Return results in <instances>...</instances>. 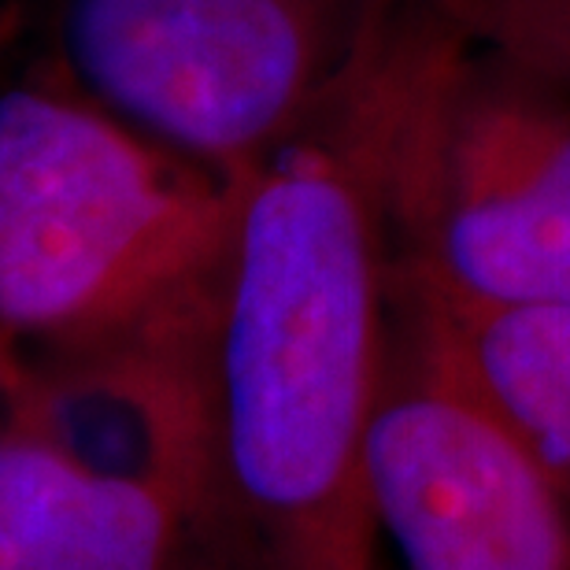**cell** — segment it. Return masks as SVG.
<instances>
[{"instance_id":"cell-5","label":"cell","mask_w":570,"mask_h":570,"mask_svg":"<svg viewBox=\"0 0 570 570\" xmlns=\"http://www.w3.org/2000/svg\"><path fill=\"white\" fill-rule=\"evenodd\" d=\"M363 497L401 570H570L567 497L401 282Z\"/></svg>"},{"instance_id":"cell-6","label":"cell","mask_w":570,"mask_h":570,"mask_svg":"<svg viewBox=\"0 0 570 570\" xmlns=\"http://www.w3.org/2000/svg\"><path fill=\"white\" fill-rule=\"evenodd\" d=\"M219 527L237 530L223 500L86 460L8 404L0 570H181Z\"/></svg>"},{"instance_id":"cell-1","label":"cell","mask_w":570,"mask_h":570,"mask_svg":"<svg viewBox=\"0 0 570 570\" xmlns=\"http://www.w3.org/2000/svg\"><path fill=\"white\" fill-rule=\"evenodd\" d=\"M449 45L393 0L318 116L234 181L204 374L226 497L264 570H379L363 441L393 334V178Z\"/></svg>"},{"instance_id":"cell-7","label":"cell","mask_w":570,"mask_h":570,"mask_svg":"<svg viewBox=\"0 0 570 570\" xmlns=\"http://www.w3.org/2000/svg\"><path fill=\"white\" fill-rule=\"evenodd\" d=\"M419 301L438 315L455 360L570 504V307L449 312L426 296Z\"/></svg>"},{"instance_id":"cell-8","label":"cell","mask_w":570,"mask_h":570,"mask_svg":"<svg viewBox=\"0 0 570 570\" xmlns=\"http://www.w3.org/2000/svg\"><path fill=\"white\" fill-rule=\"evenodd\" d=\"M471 49L570 89V0H407Z\"/></svg>"},{"instance_id":"cell-3","label":"cell","mask_w":570,"mask_h":570,"mask_svg":"<svg viewBox=\"0 0 570 570\" xmlns=\"http://www.w3.org/2000/svg\"><path fill=\"white\" fill-rule=\"evenodd\" d=\"M393 0H38V60L226 181L337 94Z\"/></svg>"},{"instance_id":"cell-9","label":"cell","mask_w":570,"mask_h":570,"mask_svg":"<svg viewBox=\"0 0 570 570\" xmlns=\"http://www.w3.org/2000/svg\"><path fill=\"white\" fill-rule=\"evenodd\" d=\"M11 374H16V356H11L8 345H4V341H0V426H4V412H8Z\"/></svg>"},{"instance_id":"cell-4","label":"cell","mask_w":570,"mask_h":570,"mask_svg":"<svg viewBox=\"0 0 570 570\" xmlns=\"http://www.w3.org/2000/svg\"><path fill=\"white\" fill-rule=\"evenodd\" d=\"M396 282L449 312L570 307V89L452 38L393 178Z\"/></svg>"},{"instance_id":"cell-2","label":"cell","mask_w":570,"mask_h":570,"mask_svg":"<svg viewBox=\"0 0 570 570\" xmlns=\"http://www.w3.org/2000/svg\"><path fill=\"white\" fill-rule=\"evenodd\" d=\"M234 181L108 116L38 56L0 75V341L16 363L208 304Z\"/></svg>"}]
</instances>
